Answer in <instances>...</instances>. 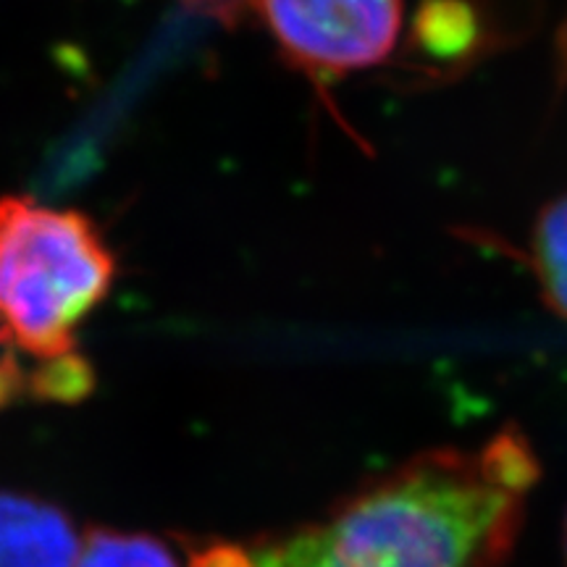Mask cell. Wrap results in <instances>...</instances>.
Returning <instances> with one entry per match:
<instances>
[{
    "label": "cell",
    "mask_w": 567,
    "mask_h": 567,
    "mask_svg": "<svg viewBox=\"0 0 567 567\" xmlns=\"http://www.w3.org/2000/svg\"><path fill=\"white\" fill-rule=\"evenodd\" d=\"M565 559H567V520H565Z\"/></svg>",
    "instance_id": "7"
},
{
    "label": "cell",
    "mask_w": 567,
    "mask_h": 567,
    "mask_svg": "<svg viewBox=\"0 0 567 567\" xmlns=\"http://www.w3.org/2000/svg\"><path fill=\"white\" fill-rule=\"evenodd\" d=\"M80 536L61 507L0 492V567H76Z\"/></svg>",
    "instance_id": "4"
},
{
    "label": "cell",
    "mask_w": 567,
    "mask_h": 567,
    "mask_svg": "<svg viewBox=\"0 0 567 567\" xmlns=\"http://www.w3.org/2000/svg\"><path fill=\"white\" fill-rule=\"evenodd\" d=\"M113 276L109 245L80 213L0 197V342L34 363L27 392L87 394L92 373L76 354V329L105 300Z\"/></svg>",
    "instance_id": "2"
},
{
    "label": "cell",
    "mask_w": 567,
    "mask_h": 567,
    "mask_svg": "<svg viewBox=\"0 0 567 567\" xmlns=\"http://www.w3.org/2000/svg\"><path fill=\"white\" fill-rule=\"evenodd\" d=\"M258 9L281 51L323 76L379 66L402 30V0H258Z\"/></svg>",
    "instance_id": "3"
},
{
    "label": "cell",
    "mask_w": 567,
    "mask_h": 567,
    "mask_svg": "<svg viewBox=\"0 0 567 567\" xmlns=\"http://www.w3.org/2000/svg\"><path fill=\"white\" fill-rule=\"evenodd\" d=\"M76 567H182L161 538L130 530L92 528L82 538Z\"/></svg>",
    "instance_id": "6"
},
{
    "label": "cell",
    "mask_w": 567,
    "mask_h": 567,
    "mask_svg": "<svg viewBox=\"0 0 567 567\" xmlns=\"http://www.w3.org/2000/svg\"><path fill=\"white\" fill-rule=\"evenodd\" d=\"M528 264L547 308L567 323V189L551 197L536 216Z\"/></svg>",
    "instance_id": "5"
},
{
    "label": "cell",
    "mask_w": 567,
    "mask_h": 567,
    "mask_svg": "<svg viewBox=\"0 0 567 567\" xmlns=\"http://www.w3.org/2000/svg\"><path fill=\"white\" fill-rule=\"evenodd\" d=\"M534 481L536 457L507 429L478 452H429L247 555L252 567H499Z\"/></svg>",
    "instance_id": "1"
}]
</instances>
